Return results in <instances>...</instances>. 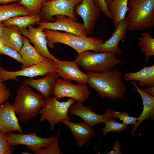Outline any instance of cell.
Listing matches in <instances>:
<instances>
[{
	"label": "cell",
	"instance_id": "14",
	"mask_svg": "<svg viewBox=\"0 0 154 154\" xmlns=\"http://www.w3.org/2000/svg\"><path fill=\"white\" fill-rule=\"evenodd\" d=\"M54 61L56 65V72L58 77L65 80H74L80 85L88 83L87 75L81 70L75 60L60 61L56 58Z\"/></svg>",
	"mask_w": 154,
	"mask_h": 154
},
{
	"label": "cell",
	"instance_id": "27",
	"mask_svg": "<svg viewBox=\"0 0 154 154\" xmlns=\"http://www.w3.org/2000/svg\"><path fill=\"white\" fill-rule=\"evenodd\" d=\"M138 38V44L141 47V51L145 53V60L147 62L151 56H154V38L149 32H146L142 33L141 36Z\"/></svg>",
	"mask_w": 154,
	"mask_h": 154
},
{
	"label": "cell",
	"instance_id": "39",
	"mask_svg": "<svg viewBox=\"0 0 154 154\" xmlns=\"http://www.w3.org/2000/svg\"><path fill=\"white\" fill-rule=\"evenodd\" d=\"M5 27L2 22H0V38L2 37L3 34Z\"/></svg>",
	"mask_w": 154,
	"mask_h": 154
},
{
	"label": "cell",
	"instance_id": "17",
	"mask_svg": "<svg viewBox=\"0 0 154 154\" xmlns=\"http://www.w3.org/2000/svg\"><path fill=\"white\" fill-rule=\"evenodd\" d=\"M0 129L5 133L14 131L23 132L13 104L8 102L0 105Z\"/></svg>",
	"mask_w": 154,
	"mask_h": 154
},
{
	"label": "cell",
	"instance_id": "23",
	"mask_svg": "<svg viewBox=\"0 0 154 154\" xmlns=\"http://www.w3.org/2000/svg\"><path fill=\"white\" fill-rule=\"evenodd\" d=\"M23 46L19 52L25 61L21 69L37 64L44 61L46 57L43 56L36 51L30 44L29 40L23 35Z\"/></svg>",
	"mask_w": 154,
	"mask_h": 154
},
{
	"label": "cell",
	"instance_id": "15",
	"mask_svg": "<svg viewBox=\"0 0 154 154\" xmlns=\"http://www.w3.org/2000/svg\"><path fill=\"white\" fill-rule=\"evenodd\" d=\"M20 29L22 34L29 38L33 44L34 47L38 54L43 56L51 58L54 61L56 59L48 50L46 37L41 26L38 25L37 27H35L30 25L27 28Z\"/></svg>",
	"mask_w": 154,
	"mask_h": 154
},
{
	"label": "cell",
	"instance_id": "34",
	"mask_svg": "<svg viewBox=\"0 0 154 154\" xmlns=\"http://www.w3.org/2000/svg\"><path fill=\"white\" fill-rule=\"evenodd\" d=\"M11 94L10 90L3 82H0V104L5 102L9 98Z\"/></svg>",
	"mask_w": 154,
	"mask_h": 154
},
{
	"label": "cell",
	"instance_id": "31",
	"mask_svg": "<svg viewBox=\"0 0 154 154\" xmlns=\"http://www.w3.org/2000/svg\"><path fill=\"white\" fill-rule=\"evenodd\" d=\"M7 133L0 129V154H12L14 147L9 143Z\"/></svg>",
	"mask_w": 154,
	"mask_h": 154
},
{
	"label": "cell",
	"instance_id": "25",
	"mask_svg": "<svg viewBox=\"0 0 154 154\" xmlns=\"http://www.w3.org/2000/svg\"><path fill=\"white\" fill-rule=\"evenodd\" d=\"M32 15L25 7L18 3L0 5V22L16 16Z\"/></svg>",
	"mask_w": 154,
	"mask_h": 154
},
{
	"label": "cell",
	"instance_id": "3",
	"mask_svg": "<svg viewBox=\"0 0 154 154\" xmlns=\"http://www.w3.org/2000/svg\"><path fill=\"white\" fill-rule=\"evenodd\" d=\"M44 31L50 48H54L56 43H61L73 48L78 54L86 50L96 52L98 45L104 42L100 37L79 36L71 33L48 29H44Z\"/></svg>",
	"mask_w": 154,
	"mask_h": 154
},
{
	"label": "cell",
	"instance_id": "37",
	"mask_svg": "<svg viewBox=\"0 0 154 154\" xmlns=\"http://www.w3.org/2000/svg\"><path fill=\"white\" fill-rule=\"evenodd\" d=\"M141 90L147 94L151 96H154V86L151 87L148 86Z\"/></svg>",
	"mask_w": 154,
	"mask_h": 154
},
{
	"label": "cell",
	"instance_id": "16",
	"mask_svg": "<svg viewBox=\"0 0 154 154\" xmlns=\"http://www.w3.org/2000/svg\"><path fill=\"white\" fill-rule=\"evenodd\" d=\"M129 23V18L127 15L115 28L111 37L105 42L98 45L96 52H110L116 55L121 54V52L118 47L119 43L121 40L125 38Z\"/></svg>",
	"mask_w": 154,
	"mask_h": 154
},
{
	"label": "cell",
	"instance_id": "41",
	"mask_svg": "<svg viewBox=\"0 0 154 154\" xmlns=\"http://www.w3.org/2000/svg\"><path fill=\"white\" fill-rule=\"evenodd\" d=\"M47 0V1H48V0Z\"/></svg>",
	"mask_w": 154,
	"mask_h": 154
},
{
	"label": "cell",
	"instance_id": "6",
	"mask_svg": "<svg viewBox=\"0 0 154 154\" xmlns=\"http://www.w3.org/2000/svg\"><path fill=\"white\" fill-rule=\"evenodd\" d=\"M74 99L69 98L66 102H61L55 96L50 98L46 101L44 106L39 112L41 114L40 122L47 120L52 130L55 125L65 119L70 121L68 111L72 105L75 103Z\"/></svg>",
	"mask_w": 154,
	"mask_h": 154
},
{
	"label": "cell",
	"instance_id": "5",
	"mask_svg": "<svg viewBox=\"0 0 154 154\" xmlns=\"http://www.w3.org/2000/svg\"><path fill=\"white\" fill-rule=\"evenodd\" d=\"M116 55L110 52H96L86 50L78 54L75 60L88 71L105 72L120 63Z\"/></svg>",
	"mask_w": 154,
	"mask_h": 154
},
{
	"label": "cell",
	"instance_id": "30",
	"mask_svg": "<svg viewBox=\"0 0 154 154\" xmlns=\"http://www.w3.org/2000/svg\"><path fill=\"white\" fill-rule=\"evenodd\" d=\"M60 130L58 131L57 136L52 142L46 147L40 148L33 153L35 154H62L59 147L58 139Z\"/></svg>",
	"mask_w": 154,
	"mask_h": 154
},
{
	"label": "cell",
	"instance_id": "24",
	"mask_svg": "<svg viewBox=\"0 0 154 154\" xmlns=\"http://www.w3.org/2000/svg\"><path fill=\"white\" fill-rule=\"evenodd\" d=\"M129 0H112L108 5V10L112 18L115 28L125 18L127 13L129 10L128 6Z\"/></svg>",
	"mask_w": 154,
	"mask_h": 154
},
{
	"label": "cell",
	"instance_id": "1",
	"mask_svg": "<svg viewBox=\"0 0 154 154\" xmlns=\"http://www.w3.org/2000/svg\"><path fill=\"white\" fill-rule=\"evenodd\" d=\"M88 83L102 98L111 100L124 99L126 86L121 72L113 68L105 72L88 71Z\"/></svg>",
	"mask_w": 154,
	"mask_h": 154
},
{
	"label": "cell",
	"instance_id": "22",
	"mask_svg": "<svg viewBox=\"0 0 154 154\" xmlns=\"http://www.w3.org/2000/svg\"><path fill=\"white\" fill-rule=\"evenodd\" d=\"M0 41L19 53L23 46V37L20 28L14 25L5 26Z\"/></svg>",
	"mask_w": 154,
	"mask_h": 154
},
{
	"label": "cell",
	"instance_id": "10",
	"mask_svg": "<svg viewBox=\"0 0 154 154\" xmlns=\"http://www.w3.org/2000/svg\"><path fill=\"white\" fill-rule=\"evenodd\" d=\"M113 112L110 108L105 110L103 114L96 113L89 108L84 106L80 102L76 101L69 108L68 114H74L79 117L84 122L91 126L114 118Z\"/></svg>",
	"mask_w": 154,
	"mask_h": 154
},
{
	"label": "cell",
	"instance_id": "8",
	"mask_svg": "<svg viewBox=\"0 0 154 154\" xmlns=\"http://www.w3.org/2000/svg\"><path fill=\"white\" fill-rule=\"evenodd\" d=\"M56 72V65L51 58L48 57L38 64L16 71H8L0 66V82L9 80L19 81L17 77L20 76L31 78L38 76L44 77L49 72Z\"/></svg>",
	"mask_w": 154,
	"mask_h": 154
},
{
	"label": "cell",
	"instance_id": "33",
	"mask_svg": "<svg viewBox=\"0 0 154 154\" xmlns=\"http://www.w3.org/2000/svg\"><path fill=\"white\" fill-rule=\"evenodd\" d=\"M113 115L115 118H117L123 121V122L127 125H134L136 123L138 119V117H135L131 116L128 114L123 112L121 113L117 111L113 112Z\"/></svg>",
	"mask_w": 154,
	"mask_h": 154
},
{
	"label": "cell",
	"instance_id": "7",
	"mask_svg": "<svg viewBox=\"0 0 154 154\" xmlns=\"http://www.w3.org/2000/svg\"><path fill=\"white\" fill-rule=\"evenodd\" d=\"M82 0H51L46 1L42 6L38 14L40 22L55 21L54 17L63 15L72 19L76 22L78 20L74 14L76 6Z\"/></svg>",
	"mask_w": 154,
	"mask_h": 154
},
{
	"label": "cell",
	"instance_id": "18",
	"mask_svg": "<svg viewBox=\"0 0 154 154\" xmlns=\"http://www.w3.org/2000/svg\"><path fill=\"white\" fill-rule=\"evenodd\" d=\"M58 79L56 73L52 72H49L41 79H35L30 78L25 79L24 83L36 90L46 101L51 98L55 82Z\"/></svg>",
	"mask_w": 154,
	"mask_h": 154
},
{
	"label": "cell",
	"instance_id": "26",
	"mask_svg": "<svg viewBox=\"0 0 154 154\" xmlns=\"http://www.w3.org/2000/svg\"><path fill=\"white\" fill-rule=\"evenodd\" d=\"M2 22L5 26L14 25L21 28H27L30 25H34L37 23L40 22V20L38 15H32L16 16Z\"/></svg>",
	"mask_w": 154,
	"mask_h": 154
},
{
	"label": "cell",
	"instance_id": "11",
	"mask_svg": "<svg viewBox=\"0 0 154 154\" xmlns=\"http://www.w3.org/2000/svg\"><path fill=\"white\" fill-rule=\"evenodd\" d=\"M37 133L36 132H35L27 134H15L12 132L7 134L8 141L12 146L24 145L33 153L40 148L48 146L55 137L53 136L48 138L42 137L37 136Z\"/></svg>",
	"mask_w": 154,
	"mask_h": 154
},
{
	"label": "cell",
	"instance_id": "9",
	"mask_svg": "<svg viewBox=\"0 0 154 154\" xmlns=\"http://www.w3.org/2000/svg\"><path fill=\"white\" fill-rule=\"evenodd\" d=\"M52 93L58 100L68 97L82 103L88 99L91 92L86 84L75 85L70 81L58 78L55 82Z\"/></svg>",
	"mask_w": 154,
	"mask_h": 154
},
{
	"label": "cell",
	"instance_id": "40",
	"mask_svg": "<svg viewBox=\"0 0 154 154\" xmlns=\"http://www.w3.org/2000/svg\"><path fill=\"white\" fill-rule=\"evenodd\" d=\"M105 0L106 3L108 5L111 3V2L112 1V0Z\"/></svg>",
	"mask_w": 154,
	"mask_h": 154
},
{
	"label": "cell",
	"instance_id": "4",
	"mask_svg": "<svg viewBox=\"0 0 154 154\" xmlns=\"http://www.w3.org/2000/svg\"><path fill=\"white\" fill-rule=\"evenodd\" d=\"M128 29L143 31L154 27V0H129Z\"/></svg>",
	"mask_w": 154,
	"mask_h": 154
},
{
	"label": "cell",
	"instance_id": "13",
	"mask_svg": "<svg viewBox=\"0 0 154 154\" xmlns=\"http://www.w3.org/2000/svg\"><path fill=\"white\" fill-rule=\"evenodd\" d=\"M56 17L55 21L53 22H40L36 24L41 26L44 29L62 31L78 36H86L83 23L63 15H57Z\"/></svg>",
	"mask_w": 154,
	"mask_h": 154
},
{
	"label": "cell",
	"instance_id": "35",
	"mask_svg": "<svg viewBox=\"0 0 154 154\" xmlns=\"http://www.w3.org/2000/svg\"><path fill=\"white\" fill-rule=\"evenodd\" d=\"M97 6L99 8L100 11L107 17L112 20V18L108 11V4L105 0H94Z\"/></svg>",
	"mask_w": 154,
	"mask_h": 154
},
{
	"label": "cell",
	"instance_id": "36",
	"mask_svg": "<svg viewBox=\"0 0 154 154\" xmlns=\"http://www.w3.org/2000/svg\"><path fill=\"white\" fill-rule=\"evenodd\" d=\"M122 147L121 143L118 139H116L115 143L113 146V149L110 152L105 154H121Z\"/></svg>",
	"mask_w": 154,
	"mask_h": 154
},
{
	"label": "cell",
	"instance_id": "42",
	"mask_svg": "<svg viewBox=\"0 0 154 154\" xmlns=\"http://www.w3.org/2000/svg\"></svg>",
	"mask_w": 154,
	"mask_h": 154
},
{
	"label": "cell",
	"instance_id": "32",
	"mask_svg": "<svg viewBox=\"0 0 154 154\" xmlns=\"http://www.w3.org/2000/svg\"><path fill=\"white\" fill-rule=\"evenodd\" d=\"M0 54L7 55L15 59L22 65L25 61L17 51L2 43L0 41Z\"/></svg>",
	"mask_w": 154,
	"mask_h": 154
},
{
	"label": "cell",
	"instance_id": "29",
	"mask_svg": "<svg viewBox=\"0 0 154 154\" xmlns=\"http://www.w3.org/2000/svg\"><path fill=\"white\" fill-rule=\"evenodd\" d=\"M46 0H21L18 3L25 7L33 15H38Z\"/></svg>",
	"mask_w": 154,
	"mask_h": 154
},
{
	"label": "cell",
	"instance_id": "12",
	"mask_svg": "<svg viewBox=\"0 0 154 154\" xmlns=\"http://www.w3.org/2000/svg\"><path fill=\"white\" fill-rule=\"evenodd\" d=\"M74 10L75 16L80 15L82 18L86 35L92 34L96 22L101 16L94 0H82L76 6Z\"/></svg>",
	"mask_w": 154,
	"mask_h": 154
},
{
	"label": "cell",
	"instance_id": "20",
	"mask_svg": "<svg viewBox=\"0 0 154 154\" xmlns=\"http://www.w3.org/2000/svg\"><path fill=\"white\" fill-rule=\"evenodd\" d=\"M136 81H131L130 82L136 88L134 90L140 95L142 100L143 108L136 123L131 131V134L133 136L135 135L138 126L144 120L151 119L153 120L154 119V97L147 94L140 89L137 85Z\"/></svg>",
	"mask_w": 154,
	"mask_h": 154
},
{
	"label": "cell",
	"instance_id": "2",
	"mask_svg": "<svg viewBox=\"0 0 154 154\" xmlns=\"http://www.w3.org/2000/svg\"><path fill=\"white\" fill-rule=\"evenodd\" d=\"M46 102L40 93H35L29 86L23 83L17 90L12 104L19 120L25 122L36 117Z\"/></svg>",
	"mask_w": 154,
	"mask_h": 154
},
{
	"label": "cell",
	"instance_id": "38",
	"mask_svg": "<svg viewBox=\"0 0 154 154\" xmlns=\"http://www.w3.org/2000/svg\"><path fill=\"white\" fill-rule=\"evenodd\" d=\"M21 0H0V5L6 4L11 2H19Z\"/></svg>",
	"mask_w": 154,
	"mask_h": 154
},
{
	"label": "cell",
	"instance_id": "19",
	"mask_svg": "<svg viewBox=\"0 0 154 154\" xmlns=\"http://www.w3.org/2000/svg\"><path fill=\"white\" fill-rule=\"evenodd\" d=\"M70 129L76 145L82 147L95 135L93 127L84 122L73 123L65 119L62 122Z\"/></svg>",
	"mask_w": 154,
	"mask_h": 154
},
{
	"label": "cell",
	"instance_id": "21",
	"mask_svg": "<svg viewBox=\"0 0 154 154\" xmlns=\"http://www.w3.org/2000/svg\"><path fill=\"white\" fill-rule=\"evenodd\" d=\"M123 78L127 81H138V86L141 87L154 86V65L149 67L144 66L135 72H125Z\"/></svg>",
	"mask_w": 154,
	"mask_h": 154
},
{
	"label": "cell",
	"instance_id": "28",
	"mask_svg": "<svg viewBox=\"0 0 154 154\" xmlns=\"http://www.w3.org/2000/svg\"><path fill=\"white\" fill-rule=\"evenodd\" d=\"M105 126L102 130L103 136L106 135L109 132L114 131L116 132H121L127 129V125L123 122L119 123L114 119H112L106 121Z\"/></svg>",
	"mask_w": 154,
	"mask_h": 154
}]
</instances>
